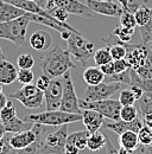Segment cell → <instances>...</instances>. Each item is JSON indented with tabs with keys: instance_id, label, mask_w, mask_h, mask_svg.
<instances>
[{
	"instance_id": "obj_45",
	"label": "cell",
	"mask_w": 152,
	"mask_h": 154,
	"mask_svg": "<svg viewBox=\"0 0 152 154\" xmlns=\"http://www.w3.org/2000/svg\"><path fill=\"white\" fill-rule=\"evenodd\" d=\"M137 154H152V145H139L135 149Z\"/></svg>"
},
{
	"instance_id": "obj_22",
	"label": "cell",
	"mask_w": 152,
	"mask_h": 154,
	"mask_svg": "<svg viewBox=\"0 0 152 154\" xmlns=\"http://www.w3.org/2000/svg\"><path fill=\"white\" fill-rule=\"evenodd\" d=\"M118 142H119V146H121V147H124L128 151H132V152L135 151L140 145L138 133L132 132V131H127V132L119 135Z\"/></svg>"
},
{
	"instance_id": "obj_12",
	"label": "cell",
	"mask_w": 152,
	"mask_h": 154,
	"mask_svg": "<svg viewBox=\"0 0 152 154\" xmlns=\"http://www.w3.org/2000/svg\"><path fill=\"white\" fill-rule=\"evenodd\" d=\"M126 49H127V55H126V60L130 63L131 68L134 70L139 69L147 59L149 54L151 52L149 45L146 44H140V45H130L125 43Z\"/></svg>"
},
{
	"instance_id": "obj_56",
	"label": "cell",
	"mask_w": 152,
	"mask_h": 154,
	"mask_svg": "<svg viewBox=\"0 0 152 154\" xmlns=\"http://www.w3.org/2000/svg\"><path fill=\"white\" fill-rule=\"evenodd\" d=\"M31 1H37V0H31Z\"/></svg>"
},
{
	"instance_id": "obj_18",
	"label": "cell",
	"mask_w": 152,
	"mask_h": 154,
	"mask_svg": "<svg viewBox=\"0 0 152 154\" xmlns=\"http://www.w3.org/2000/svg\"><path fill=\"white\" fill-rule=\"evenodd\" d=\"M27 14L29 12L24 11L23 8H19L5 0H0V21H10Z\"/></svg>"
},
{
	"instance_id": "obj_51",
	"label": "cell",
	"mask_w": 152,
	"mask_h": 154,
	"mask_svg": "<svg viewBox=\"0 0 152 154\" xmlns=\"http://www.w3.org/2000/svg\"><path fill=\"white\" fill-rule=\"evenodd\" d=\"M6 129H5V125H4V122H2V120L0 119V139H2L5 135H6Z\"/></svg>"
},
{
	"instance_id": "obj_2",
	"label": "cell",
	"mask_w": 152,
	"mask_h": 154,
	"mask_svg": "<svg viewBox=\"0 0 152 154\" xmlns=\"http://www.w3.org/2000/svg\"><path fill=\"white\" fill-rule=\"evenodd\" d=\"M32 13L10 21H0V39L12 42L18 46L26 45V32Z\"/></svg>"
},
{
	"instance_id": "obj_8",
	"label": "cell",
	"mask_w": 152,
	"mask_h": 154,
	"mask_svg": "<svg viewBox=\"0 0 152 154\" xmlns=\"http://www.w3.org/2000/svg\"><path fill=\"white\" fill-rule=\"evenodd\" d=\"M68 125L59 126L57 131H54L45 136L40 154H65V143L68 137Z\"/></svg>"
},
{
	"instance_id": "obj_37",
	"label": "cell",
	"mask_w": 152,
	"mask_h": 154,
	"mask_svg": "<svg viewBox=\"0 0 152 154\" xmlns=\"http://www.w3.org/2000/svg\"><path fill=\"white\" fill-rule=\"evenodd\" d=\"M120 25L125 27L134 29L137 26V23L134 19V14L128 11H122V14L120 16Z\"/></svg>"
},
{
	"instance_id": "obj_14",
	"label": "cell",
	"mask_w": 152,
	"mask_h": 154,
	"mask_svg": "<svg viewBox=\"0 0 152 154\" xmlns=\"http://www.w3.org/2000/svg\"><path fill=\"white\" fill-rule=\"evenodd\" d=\"M103 126H105V128L112 131L115 134L120 135L127 131H132V132L138 133L141 129V127L144 126V122H143V119L140 116H138L133 121L118 120V121H111V122H106V123L103 122Z\"/></svg>"
},
{
	"instance_id": "obj_6",
	"label": "cell",
	"mask_w": 152,
	"mask_h": 154,
	"mask_svg": "<svg viewBox=\"0 0 152 154\" xmlns=\"http://www.w3.org/2000/svg\"><path fill=\"white\" fill-rule=\"evenodd\" d=\"M10 97L12 100L19 101L24 107L29 109H38L43 106L44 102V93L39 90L36 84H23V87L17 91L12 93Z\"/></svg>"
},
{
	"instance_id": "obj_30",
	"label": "cell",
	"mask_w": 152,
	"mask_h": 154,
	"mask_svg": "<svg viewBox=\"0 0 152 154\" xmlns=\"http://www.w3.org/2000/svg\"><path fill=\"white\" fill-rule=\"evenodd\" d=\"M139 32H140L143 43L146 44V45H150L152 43V8H151V17H150V19H149V21L144 26H140L139 27Z\"/></svg>"
},
{
	"instance_id": "obj_44",
	"label": "cell",
	"mask_w": 152,
	"mask_h": 154,
	"mask_svg": "<svg viewBox=\"0 0 152 154\" xmlns=\"http://www.w3.org/2000/svg\"><path fill=\"white\" fill-rule=\"evenodd\" d=\"M100 69H101V71H102L106 76H112V75H114V62L112 60V62H109V63H107V64L101 65Z\"/></svg>"
},
{
	"instance_id": "obj_54",
	"label": "cell",
	"mask_w": 152,
	"mask_h": 154,
	"mask_svg": "<svg viewBox=\"0 0 152 154\" xmlns=\"http://www.w3.org/2000/svg\"><path fill=\"white\" fill-rule=\"evenodd\" d=\"M149 48H150V50H151V51H152V43H151V44H150V45H149Z\"/></svg>"
},
{
	"instance_id": "obj_25",
	"label": "cell",
	"mask_w": 152,
	"mask_h": 154,
	"mask_svg": "<svg viewBox=\"0 0 152 154\" xmlns=\"http://www.w3.org/2000/svg\"><path fill=\"white\" fill-rule=\"evenodd\" d=\"M45 132H43L40 135H38L37 140L35 142H32L30 146H27L23 149H19L17 154H40V149L43 147V143H44V140H45V136H46Z\"/></svg>"
},
{
	"instance_id": "obj_42",
	"label": "cell",
	"mask_w": 152,
	"mask_h": 154,
	"mask_svg": "<svg viewBox=\"0 0 152 154\" xmlns=\"http://www.w3.org/2000/svg\"><path fill=\"white\" fill-rule=\"evenodd\" d=\"M50 82H51V78L50 77L48 76V75H45V74H42L37 78V81H36V87H37L39 90H42L44 93L46 90V88L49 87Z\"/></svg>"
},
{
	"instance_id": "obj_16",
	"label": "cell",
	"mask_w": 152,
	"mask_h": 154,
	"mask_svg": "<svg viewBox=\"0 0 152 154\" xmlns=\"http://www.w3.org/2000/svg\"><path fill=\"white\" fill-rule=\"evenodd\" d=\"M82 122L89 133H95L103 126L105 117L95 110L82 109Z\"/></svg>"
},
{
	"instance_id": "obj_43",
	"label": "cell",
	"mask_w": 152,
	"mask_h": 154,
	"mask_svg": "<svg viewBox=\"0 0 152 154\" xmlns=\"http://www.w3.org/2000/svg\"><path fill=\"white\" fill-rule=\"evenodd\" d=\"M145 2H146V0H127V5L122 10L134 13L137 11V8H139L141 5H145Z\"/></svg>"
},
{
	"instance_id": "obj_1",
	"label": "cell",
	"mask_w": 152,
	"mask_h": 154,
	"mask_svg": "<svg viewBox=\"0 0 152 154\" xmlns=\"http://www.w3.org/2000/svg\"><path fill=\"white\" fill-rule=\"evenodd\" d=\"M39 66L43 74L50 78L62 77L67 71L75 69V64L71 60V56L68 50H63L58 44H52L45 55L42 57Z\"/></svg>"
},
{
	"instance_id": "obj_31",
	"label": "cell",
	"mask_w": 152,
	"mask_h": 154,
	"mask_svg": "<svg viewBox=\"0 0 152 154\" xmlns=\"http://www.w3.org/2000/svg\"><path fill=\"white\" fill-rule=\"evenodd\" d=\"M138 109L133 106H122L120 109V120L122 121H133L138 117Z\"/></svg>"
},
{
	"instance_id": "obj_13",
	"label": "cell",
	"mask_w": 152,
	"mask_h": 154,
	"mask_svg": "<svg viewBox=\"0 0 152 154\" xmlns=\"http://www.w3.org/2000/svg\"><path fill=\"white\" fill-rule=\"evenodd\" d=\"M87 6L97 14L120 18L122 14V7L116 5L113 1H100V0H86Z\"/></svg>"
},
{
	"instance_id": "obj_36",
	"label": "cell",
	"mask_w": 152,
	"mask_h": 154,
	"mask_svg": "<svg viewBox=\"0 0 152 154\" xmlns=\"http://www.w3.org/2000/svg\"><path fill=\"white\" fill-rule=\"evenodd\" d=\"M35 78V74L31 69H19L17 79L21 84H30Z\"/></svg>"
},
{
	"instance_id": "obj_32",
	"label": "cell",
	"mask_w": 152,
	"mask_h": 154,
	"mask_svg": "<svg viewBox=\"0 0 152 154\" xmlns=\"http://www.w3.org/2000/svg\"><path fill=\"white\" fill-rule=\"evenodd\" d=\"M119 102L121 106H133L137 102V98L134 96L131 88L127 89H121L120 95H119Z\"/></svg>"
},
{
	"instance_id": "obj_35",
	"label": "cell",
	"mask_w": 152,
	"mask_h": 154,
	"mask_svg": "<svg viewBox=\"0 0 152 154\" xmlns=\"http://www.w3.org/2000/svg\"><path fill=\"white\" fill-rule=\"evenodd\" d=\"M14 116H17V113H16V107L13 106L12 102H7L6 106L1 109L0 112V119L2 120V122L5 121H8L11 119H13Z\"/></svg>"
},
{
	"instance_id": "obj_26",
	"label": "cell",
	"mask_w": 152,
	"mask_h": 154,
	"mask_svg": "<svg viewBox=\"0 0 152 154\" xmlns=\"http://www.w3.org/2000/svg\"><path fill=\"white\" fill-rule=\"evenodd\" d=\"M95 64L97 66H101L103 64H107L109 62L113 60L112 55H111V51H109V48L108 46H105V48H100L97 49L94 52V56H93Z\"/></svg>"
},
{
	"instance_id": "obj_3",
	"label": "cell",
	"mask_w": 152,
	"mask_h": 154,
	"mask_svg": "<svg viewBox=\"0 0 152 154\" xmlns=\"http://www.w3.org/2000/svg\"><path fill=\"white\" fill-rule=\"evenodd\" d=\"M24 120L32 123H40L44 126L55 127V126H63V125L82 121V114H71L63 112L61 109H56V110H46L38 114H30L25 116Z\"/></svg>"
},
{
	"instance_id": "obj_20",
	"label": "cell",
	"mask_w": 152,
	"mask_h": 154,
	"mask_svg": "<svg viewBox=\"0 0 152 154\" xmlns=\"http://www.w3.org/2000/svg\"><path fill=\"white\" fill-rule=\"evenodd\" d=\"M4 125H5L6 132L11 133V134H16V133H20L23 131L31 129L32 126H33L32 122H27L25 120H21V119H19L18 116H14L13 119H11L8 121H5Z\"/></svg>"
},
{
	"instance_id": "obj_34",
	"label": "cell",
	"mask_w": 152,
	"mask_h": 154,
	"mask_svg": "<svg viewBox=\"0 0 152 154\" xmlns=\"http://www.w3.org/2000/svg\"><path fill=\"white\" fill-rule=\"evenodd\" d=\"M17 64L19 69H32L35 65V59L30 54H21L17 58Z\"/></svg>"
},
{
	"instance_id": "obj_33",
	"label": "cell",
	"mask_w": 152,
	"mask_h": 154,
	"mask_svg": "<svg viewBox=\"0 0 152 154\" xmlns=\"http://www.w3.org/2000/svg\"><path fill=\"white\" fill-rule=\"evenodd\" d=\"M130 69H127L126 71L124 72H120V74H114L112 76H107V79L105 82H119V83H122V84H127L130 87L131 84V75H130Z\"/></svg>"
},
{
	"instance_id": "obj_52",
	"label": "cell",
	"mask_w": 152,
	"mask_h": 154,
	"mask_svg": "<svg viewBox=\"0 0 152 154\" xmlns=\"http://www.w3.org/2000/svg\"><path fill=\"white\" fill-rule=\"evenodd\" d=\"M134 152V151H133ZM132 151H128V149H126V148H124V147H119V149H118V154H132L133 153Z\"/></svg>"
},
{
	"instance_id": "obj_48",
	"label": "cell",
	"mask_w": 152,
	"mask_h": 154,
	"mask_svg": "<svg viewBox=\"0 0 152 154\" xmlns=\"http://www.w3.org/2000/svg\"><path fill=\"white\" fill-rule=\"evenodd\" d=\"M106 146H107V153L106 154H118V149H115V148H114L113 145H112V142L109 141V139L107 140Z\"/></svg>"
},
{
	"instance_id": "obj_21",
	"label": "cell",
	"mask_w": 152,
	"mask_h": 154,
	"mask_svg": "<svg viewBox=\"0 0 152 154\" xmlns=\"http://www.w3.org/2000/svg\"><path fill=\"white\" fill-rule=\"evenodd\" d=\"M82 77L87 85H96L105 81L106 75L101 71L100 66H88L82 72Z\"/></svg>"
},
{
	"instance_id": "obj_27",
	"label": "cell",
	"mask_w": 152,
	"mask_h": 154,
	"mask_svg": "<svg viewBox=\"0 0 152 154\" xmlns=\"http://www.w3.org/2000/svg\"><path fill=\"white\" fill-rule=\"evenodd\" d=\"M134 14V19L137 23V26H144L151 17V8H149L145 5H141L139 8H137V11L133 13Z\"/></svg>"
},
{
	"instance_id": "obj_9",
	"label": "cell",
	"mask_w": 152,
	"mask_h": 154,
	"mask_svg": "<svg viewBox=\"0 0 152 154\" xmlns=\"http://www.w3.org/2000/svg\"><path fill=\"white\" fill-rule=\"evenodd\" d=\"M57 7L64 8L69 14H76L84 18H90L93 16V11L87 6V4H82L78 0H46L44 7L46 12H51Z\"/></svg>"
},
{
	"instance_id": "obj_7",
	"label": "cell",
	"mask_w": 152,
	"mask_h": 154,
	"mask_svg": "<svg viewBox=\"0 0 152 154\" xmlns=\"http://www.w3.org/2000/svg\"><path fill=\"white\" fill-rule=\"evenodd\" d=\"M63 95L61 101L59 109L71 114H82V109L78 104V97L76 95L75 85L71 79L70 71H67L63 75Z\"/></svg>"
},
{
	"instance_id": "obj_17",
	"label": "cell",
	"mask_w": 152,
	"mask_h": 154,
	"mask_svg": "<svg viewBox=\"0 0 152 154\" xmlns=\"http://www.w3.org/2000/svg\"><path fill=\"white\" fill-rule=\"evenodd\" d=\"M36 140H37V135L32 131V128L31 129H27V131H23L20 133L12 134L10 136V143H11V146L16 151L23 149V148L30 146Z\"/></svg>"
},
{
	"instance_id": "obj_19",
	"label": "cell",
	"mask_w": 152,
	"mask_h": 154,
	"mask_svg": "<svg viewBox=\"0 0 152 154\" xmlns=\"http://www.w3.org/2000/svg\"><path fill=\"white\" fill-rule=\"evenodd\" d=\"M17 75L18 71L11 62L6 59L0 60V84L2 85L12 84L17 79Z\"/></svg>"
},
{
	"instance_id": "obj_40",
	"label": "cell",
	"mask_w": 152,
	"mask_h": 154,
	"mask_svg": "<svg viewBox=\"0 0 152 154\" xmlns=\"http://www.w3.org/2000/svg\"><path fill=\"white\" fill-rule=\"evenodd\" d=\"M50 14L55 18L56 20H58L59 23H67V20L69 18V13L64 10V8H62V7H57L55 10H52L51 12H50Z\"/></svg>"
},
{
	"instance_id": "obj_5",
	"label": "cell",
	"mask_w": 152,
	"mask_h": 154,
	"mask_svg": "<svg viewBox=\"0 0 152 154\" xmlns=\"http://www.w3.org/2000/svg\"><path fill=\"white\" fill-rule=\"evenodd\" d=\"M78 104L81 109H90L100 113L101 115L111 121L120 120V109L121 104L119 100H100V101H87V100H78Z\"/></svg>"
},
{
	"instance_id": "obj_11",
	"label": "cell",
	"mask_w": 152,
	"mask_h": 154,
	"mask_svg": "<svg viewBox=\"0 0 152 154\" xmlns=\"http://www.w3.org/2000/svg\"><path fill=\"white\" fill-rule=\"evenodd\" d=\"M63 95V77L51 78V82L44 91V102L46 110H56L61 107Z\"/></svg>"
},
{
	"instance_id": "obj_29",
	"label": "cell",
	"mask_w": 152,
	"mask_h": 154,
	"mask_svg": "<svg viewBox=\"0 0 152 154\" xmlns=\"http://www.w3.org/2000/svg\"><path fill=\"white\" fill-rule=\"evenodd\" d=\"M138 101L141 110V116L145 114H152V93H144Z\"/></svg>"
},
{
	"instance_id": "obj_38",
	"label": "cell",
	"mask_w": 152,
	"mask_h": 154,
	"mask_svg": "<svg viewBox=\"0 0 152 154\" xmlns=\"http://www.w3.org/2000/svg\"><path fill=\"white\" fill-rule=\"evenodd\" d=\"M138 137H139L140 145H152V132L145 125L138 132Z\"/></svg>"
},
{
	"instance_id": "obj_15",
	"label": "cell",
	"mask_w": 152,
	"mask_h": 154,
	"mask_svg": "<svg viewBox=\"0 0 152 154\" xmlns=\"http://www.w3.org/2000/svg\"><path fill=\"white\" fill-rule=\"evenodd\" d=\"M30 46L36 51H46L51 48L52 37L51 35L45 30H37L35 31L29 39Z\"/></svg>"
},
{
	"instance_id": "obj_39",
	"label": "cell",
	"mask_w": 152,
	"mask_h": 154,
	"mask_svg": "<svg viewBox=\"0 0 152 154\" xmlns=\"http://www.w3.org/2000/svg\"><path fill=\"white\" fill-rule=\"evenodd\" d=\"M10 136H11V133L0 139V154H11L16 151L10 143Z\"/></svg>"
},
{
	"instance_id": "obj_46",
	"label": "cell",
	"mask_w": 152,
	"mask_h": 154,
	"mask_svg": "<svg viewBox=\"0 0 152 154\" xmlns=\"http://www.w3.org/2000/svg\"><path fill=\"white\" fill-rule=\"evenodd\" d=\"M64 153H65V154H78V153H80V149L76 147L75 145L67 142V143H65V149H64Z\"/></svg>"
},
{
	"instance_id": "obj_50",
	"label": "cell",
	"mask_w": 152,
	"mask_h": 154,
	"mask_svg": "<svg viewBox=\"0 0 152 154\" xmlns=\"http://www.w3.org/2000/svg\"><path fill=\"white\" fill-rule=\"evenodd\" d=\"M59 33H61V38L67 42V39L69 38V36L71 35V31H69V30H64V31H62V32H59Z\"/></svg>"
},
{
	"instance_id": "obj_55",
	"label": "cell",
	"mask_w": 152,
	"mask_h": 154,
	"mask_svg": "<svg viewBox=\"0 0 152 154\" xmlns=\"http://www.w3.org/2000/svg\"><path fill=\"white\" fill-rule=\"evenodd\" d=\"M100 1H112V0H100Z\"/></svg>"
},
{
	"instance_id": "obj_23",
	"label": "cell",
	"mask_w": 152,
	"mask_h": 154,
	"mask_svg": "<svg viewBox=\"0 0 152 154\" xmlns=\"http://www.w3.org/2000/svg\"><path fill=\"white\" fill-rule=\"evenodd\" d=\"M107 140L108 137L99 131L95 133H90L88 137V142H87V148L92 152H97L106 146Z\"/></svg>"
},
{
	"instance_id": "obj_41",
	"label": "cell",
	"mask_w": 152,
	"mask_h": 154,
	"mask_svg": "<svg viewBox=\"0 0 152 154\" xmlns=\"http://www.w3.org/2000/svg\"><path fill=\"white\" fill-rule=\"evenodd\" d=\"M113 62H114V74L124 72V71H126L127 69L131 68V65H130V63L126 60V58L116 59V60H113Z\"/></svg>"
},
{
	"instance_id": "obj_10",
	"label": "cell",
	"mask_w": 152,
	"mask_h": 154,
	"mask_svg": "<svg viewBox=\"0 0 152 154\" xmlns=\"http://www.w3.org/2000/svg\"><path fill=\"white\" fill-rule=\"evenodd\" d=\"M121 89H122V83L103 81L96 85H88L86 89V98L84 100H87V101L106 100Z\"/></svg>"
},
{
	"instance_id": "obj_47",
	"label": "cell",
	"mask_w": 152,
	"mask_h": 154,
	"mask_svg": "<svg viewBox=\"0 0 152 154\" xmlns=\"http://www.w3.org/2000/svg\"><path fill=\"white\" fill-rule=\"evenodd\" d=\"M130 88H131V90L133 91V94H134V96L137 98V101L143 96V94L145 93V91H144L140 87H138V85H130Z\"/></svg>"
},
{
	"instance_id": "obj_53",
	"label": "cell",
	"mask_w": 152,
	"mask_h": 154,
	"mask_svg": "<svg viewBox=\"0 0 152 154\" xmlns=\"http://www.w3.org/2000/svg\"><path fill=\"white\" fill-rule=\"evenodd\" d=\"M2 59H5V55H4V52H2V50L0 48V60H2Z\"/></svg>"
},
{
	"instance_id": "obj_28",
	"label": "cell",
	"mask_w": 152,
	"mask_h": 154,
	"mask_svg": "<svg viewBox=\"0 0 152 154\" xmlns=\"http://www.w3.org/2000/svg\"><path fill=\"white\" fill-rule=\"evenodd\" d=\"M113 35L116 36L122 43H130L132 39V36L134 35V29H130V27H125V26L119 25L113 31Z\"/></svg>"
},
{
	"instance_id": "obj_24",
	"label": "cell",
	"mask_w": 152,
	"mask_h": 154,
	"mask_svg": "<svg viewBox=\"0 0 152 154\" xmlns=\"http://www.w3.org/2000/svg\"><path fill=\"white\" fill-rule=\"evenodd\" d=\"M89 132L86 131H78V132H74L71 134L68 135L67 137V142L75 145L76 147L80 151H83L87 148V142H88V137H89Z\"/></svg>"
},
{
	"instance_id": "obj_49",
	"label": "cell",
	"mask_w": 152,
	"mask_h": 154,
	"mask_svg": "<svg viewBox=\"0 0 152 154\" xmlns=\"http://www.w3.org/2000/svg\"><path fill=\"white\" fill-rule=\"evenodd\" d=\"M8 102V100H7V96L4 94V91H1L0 93V112H1V109L6 106V103Z\"/></svg>"
},
{
	"instance_id": "obj_4",
	"label": "cell",
	"mask_w": 152,
	"mask_h": 154,
	"mask_svg": "<svg viewBox=\"0 0 152 154\" xmlns=\"http://www.w3.org/2000/svg\"><path fill=\"white\" fill-rule=\"evenodd\" d=\"M67 44H68L67 50L69 51L70 56L78 63H81L83 66H87L88 62L94 56V44L86 38H83L82 35L74 33V32H71L69 38L67 39Z\"/></svg>"
}]
</instances>
